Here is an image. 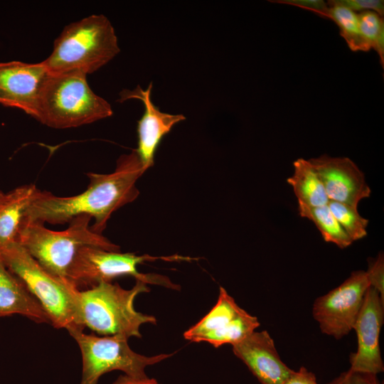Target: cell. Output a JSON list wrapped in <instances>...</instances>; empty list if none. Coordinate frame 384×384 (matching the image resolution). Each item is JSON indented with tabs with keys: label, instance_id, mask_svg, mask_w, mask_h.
<instances>
[{
	"label": "cell",
	"instance_id": "obj_8",
	"mask_svg": "<svg viewBox=\"0 0 384 384\" xmlns=\"http://www.w3.org/2000/svg\"><path fill=\"white\" fill-rule=\"evenodd\" d=\"M80 349L82 375L80 384H97L100 378L112 370L137 378H148L145 368L173 356L161 353L145 356L131 349L128 338L121 336L87 334L82 331L70 334Z\"/></svg>",
	"mask_w": 384,
	"mask_h": 384
},
{
	"label": "cell",
	"instance_id": "obj_6",
	"mask_svg": "<svg viewBox=\"0 0 384 384\" xmlns=\"http://www.w3.org/2000/svg\"><path fill=\"white\" fill-rule=\"evenodd\" d=\"M0 258L41 304L55 328L65 329L69 334L83 331L75 296L77 287L46 271L18 242L1 250Z\"/></svg>",
	"mask_w": 384,
	"mask_h": 384
},
{
	"label": "cell",
	"instance_id": "obj_13",
	"mask_svg": "<svg viewBox=\"0 0 384 384\" xmlns=\"http://www.w3.org/2000/svg\"><path fill=\"white\" fill-rule=\"evenodd\" d=\"M309 161L329 201L358 208L359 202L370 196L371 189L364 174L349 158L324 154Z\"/></svg>",
	"mask_w": 384,
	"mask_h": 384
},
{
	"label": "cell",
	"instance_id": "obj_25",
	"mask_svg": "<svg viewBox=\"0 0 384 384\" xmlns=\"http://www.w3.org/2000/svg\"><path fill=\"white\" fill-rule=\"evenodd\" d=\"M335 1L354 12L373 10L381 17L384 14V1L383 0H335Z\"/></svg>",
	"mask_w": 384,
	"mask_h": 384
},
{
	"label": "cell",
	"instance_id": "obj_29",
	"mask_svg": "<svg viewBox=\"0 0 384 384\" xmlns=\"http://www.w3.org/2000/svg\"><path fill=\"white\" fill-rule=\"evenodd\" d=\"M373 49L378 53L380 58V62L383 68L384 65V28H383L375 43Z\"/></svg>",
	"mask_w": 384,
	"mask_h": 384
},
{
	"label": "cell",
	"instance_id": "obj_3",
	"mask_svg": "<svg viewBox=\"0 0 384 384\" xmlns=\"http://www.w3.org/2000/svg\"><path fill=\"white\" fill-rule=\"evenodd\" d=\"M119 51L111 22L102 14H92L65 26L42 63L50 73L79 71L87 75L106 65Z\"/></svg>",
	"mask_w": 384,
	"mask_h": 384
},
{
	"label": "cell",
	"instance_id": "obj_4",
	"mask_svg": "<svg viewBox=\"0 0 384 384\" xmlns=\"http://www.w3.org/2000/svg\"><path fill=\"white\" fill-rule=\"evenodd\" d=\"M113 114L110 104L96 95L79 71L50 73L35 119L55 129L78 127Z\"/></svg>",
	"mask_w": 384,
	"mask_h": 384
},
{
	"label": "cell",
	"instance_id": "obj_17",
	"mask_svg": "<svg viewBox=\"0 0 384 384\" xmlns=\"http://www.w3.org/2000/svg\"><path fill=\"white\" fill-rule=\"evenodd\" d=\"M41 191L33 184L16 188L6 193L0 206V252L18 242L30 204Z\"/></svg>",
	"mask_w": 384,
	"mask_h": 384
},
{
	"label": "cell",
	"instance_id": "obj_2",
	"mask_svg": "<svg viewBox=\"0 0 384 384\" xmlns=\"http://www.w3.org/2000/svg\"><path fill=\"white\" fill-rule=\"evenodd\" d=\"M150 289L143 282L125 289L118 284L100 282L86 290L78 289L75 300L81 325L102 336L141 338L140 327L144 324H156L154 316L137 311L134 306L136 297Z\"/></svg>",
	"mask_w": 384,
	"mask_h": 384
},
{
	"label": "cell",
	"instance_id": "obj_26",
	"mask_svg": "<svg viewBox=\"0 0 384 384\" xmlns=\"http://www.w3.org/2000/svg\"><path fill=\"white\" fill-rule=\"evenodd\" d=\"M270 1L297 6L314 11L323 18H329V6L323 0H274Z\"/></svg>",
	"mask_w": 384,
	"mask_h": 384
},
{
	"label": "cell",
	"instance_id": "obj_9",
	"mask_svg": "<svg viewBox=\"0 0 384 384\" xmlns=\"http://www.w3.org/2000/svg\"><path fill=\"white\" fill-rule=\"evenodd\" d=\"M370 287L366 271L352 272L342 284L313 304L312 315L322 333L340 339L353 327Z\"/></svg>",
	"mask_w": 384,
	"mask_h": 384
},
{
	"label": "cell",
	"instance_id": "obj_12",
	"mask_svg": "<svg viewBox=\"0 0 384 384\" xmlns=\"http://www.w3.org/2000/svg\"><path fill=\"white\" fill-rule=\"evenodd\" d=\"M49 71L42 63H0V103L21 109L36 117Z\"/></svg>",
	"mask_w": 384,
	"mask_h": 384
},
{
	"label": "cell",
	"instance_id": "obj_24",
	"mask_svg": "<svg viewBox=\"0 0 384 384\" xmlns=\"http://www.w3.org/2000/svg\"><path fill=\"white\" fill-rule=\"evenodd\" d=\"M328 384H381L377 375L349 369Z\"/></svg>",
	"mask_w": 384,
	"mask_h": 384
},
{
	"label": "cell",
	"instance_id": "obj_20",
	"mask_svg": "<svg viewBox=\"0 0 384 384\" xmlns=\"http://www.w3.org/2000/svg\"><path fill=\"white\" fill-rule=\"evenodd\" d=\"M329 19L335 22L340 29V35L344 38L353 51H368L358 29V15L350 9L337 4L335 0L329 1Z\"/></svg>",
	"mask_w": 384,
	"mask_h": 384
},
{
	"label": "cell",
	"instance_id": "obj_5",
	"mask_svg": "<svg viewBox=\"0 0 384 384\" xmlns=\"http://www.w3.org/2000/svg\"><path fill=\"white\" fill-rule=\"evenodd\" d=\"M92 218L80 215L69 222L63 231L46 228L43 223L25 221L20 230L18 242L49 273L67 280V275L78 251L94 247L119 252V247L90 225Z\"/></svg>",
	"mask_w": 384,
	"mask_h": 384
},
{
	"label": "cell",
	"instance_id": "obj_1",
	"mask_svg": "<svg viewBox=\"0 0 384 384\" xmlns=\"http://www.w3.org/2000/svg\"><path fill=\"white\" fill-rule=\"evenodd\" d=\"M146 170L133 150L118 159L112 173L87 174V188L78 195L59 197L41 191L28 206L26 220L62 224L78 215H87L95 219L91 229L101 234L112 214L137 198L139 191L136 183Z\"/></svg>",
	"mask_w": 384,
	"mask_h": 384
},
{
	"label": "cell",
	"instance_id": "obj_28",
	"mask_svg": "<svg viewBox=\"0 0 384 384\" xmlns=\"http://www.w3.org/2000/svg\"><path fill=\"white\" fill-rule=\"evenodd\" d=\"M112 384H159L153 378H137L128 376L127 375H120Z\"/></svg>",
	"mask_w": 384,
	"mask_h": 384
},
{
	"label": "cell",
	"instance_id": "obj_11",
	"mask_svg": "<svg viewBox=\"0 0 384 384\" xmlns=\"http://www.w3.org/2000/svg\"><path fill=\"white\" fill-rule=\"evenodd\" d=\"M384 321V301L378 292L369 287L353 325L358 347L350 356V369L377 375L384 370L379 336Z\"/></svg>",
	"mask_w": 384,
	"mask_h": 384
},
{
	"label": "cell",
	"instance_id": "obj_18",
	"mask_svg": "<svg viewBox=\"0 0 384 384\" xmlns=\"http://www.w3.org/2000/svg\"><path fill=\"white\" fill-rule=\"evenodd\" d=\"M293 166L294 173L287 181L292 187L298 203L309 206L326 205L329 200L309 161L299 158Z\"/></svg>",
	"mask_w": 384,
	"mask_h": 384
},
{
	"label": "cell",
	"instance_id": "obj_10",
	"mask_svg": "<svg viewBox=\"0 0 384 384\" xmlns=\"http://www.w3.org/2000/svg\"><path fill=\"white\" fill-rule=\"evenodd\" d=\"M256 316L240 307L223 287L211 310L183 333L186 340L207 342L218 348L239 343L260 326Z\"/></svg>",
	"mask_w": 384,
	"mask_h": 384
},
{
	"label": "cell",
	"instance_id": "obj_7",
	"mask_svg": "<svg viewBox=\"0 0 384 384\" xmlns=\"http://www.w3.org/2000/svg\"><path fill=\"white\" fill-rule=\"evenodd\" d=\"M157 260L166 261H187L192 258L179 255L154 257L149 255H137L120 253L94 247L81 248L69 268L67 280L78 289L82 286H95L100 282H111L114 279L130 275L145 284L160 285L178 290L180 286L167 277L156 274H143L137 265L144 262Z\"/></svg>",
	"mask_w": 384,
	"mask_h": 384
},
{
	"label": "cell",
	"instance_id": "obj_16",
	"mask_svg": "<svg viewBox=\"0 0 384 384\" xmlns=\"http://www.w3.org/2000/svg\"><path fill=\"white\" fill-rule=\"evenodd\" d=\"M20 314L38 324H50L41 304L0 258V317Z\"/></svg>",
	"mask_w": 384,
	"mask_h": 384
},
{
	"label": "cell",
	"instance_id": "obj_15",
	"mask_svg": "<svg viewBox=\"0 0 384 384\" xmlns=\"http://www.w3.org/2000/svg\"><path fill=\"white\" fill-rule=\"evenodd\" d=\"M232 346L261 384H282L293 370L281 360L267 331H255Z\"/></svg>",
	"mask_w": 384,
	"mask_h": 384
},
{
	"label": "cell",
	"instance_id": "obj_23",
	"mask_svg": "<svg viewBox=\"0 0 384 384\" xmlns=\"http://www.w3.org/2000/svg\"><path fill=\"white\" fill-rule=\"evenodd\" d=\"M370 287L376 289L384 301V257L380 252L377 257L368 261V268L366 271Z\"/></svg>",
	"mask_w": 384,
	"mask_h": 384
},
{
	"label": "cell",
	"instance_id": "obj_21",
	"mask_svg": "<svg viewBox=\"0 0 384 384\" xmlns=\"http://www.w3.org/2000/svg\"><path fill=\"white\" fill-rule=\"evenodd\" d=\"M327 205L353 242L366 236L368 220L359 214L358 208L332 201H329Z\"/></svg>",
	"mask_w": 384,
	"mask_h": 384
},
{
	"label": "cell",
	"instance_id": "obj_27",
	"mask_svg": "<svg viewBox=\"0 0 384 384\" xmlns=\"http://www.w3.org/2000/svg\"><path fill=\"white\" fill-rule=\"evenodd\" d=\"M282 384H318L315 375L306 368L301 367L299 370H292Z\"/></svg>",
	"mask_w": 384,
	"mask_h": 384
},
{
	"label": "cell",
	"instance_id": "obj_30",
	"mask_svg": "<svg viewBox=\"0 0 384 384\" xmlns=\"http://www.w3.org/2000/svg\"><path fill=\"white\" fill-rule=\"evenodd\" d=\"M6 193H4L0 191V206L3 203L4 198H5Z\"/></svg>",
	"mask_w": 384,
	"mask_h": 384
},
{
	"label": "cell",
	"instance_id": "obj_19",
	"mask_svg": "<svg viewBox=\"0 0 384 384\" xmlns=\"http://www.w3.org/2000/svg\"><path fill=\"white\" fill-rule=\"evenodd\" d=\"M298 210L301 217L307 218L315 224L326 242H332L341 249L353 243L327 204L321 206H309L298 203Z\"/></svg>",
	"mask_w": 384,
	"mask_h": 384
},
{
	"label": "cell",
	"instance_id": "obj_14",
	"mask_svg": "<svg viewBox=\"0 0 384 384\" xmlns=\"http://www.w3.org/2000/svg\"><path fill=\"white\" fill-rule=\"evenodd\" d=\"M152 87L151 82L146 90L138 85L133 90H124L119 94L120 102L137 99L144 105V112L137 124L138 146L135 151L142 165L147 169L154 164L155 152L163 137L170 132L174 125L186 119L183 114H172L160 111L151 101Z\"/></svg>",
	"mask_w": 384,
	"mask_h": 384
},
{
	"label": "cell",
	"instance_id": "obj_22",
	"mask_svg": "<svg viewBox=\"0 0 384 384\" xmlns=\"http://www.w3.org/2000/svg\"><path fill=\"white\" fill-rule=\"evenodd\" d=\"M357 15L361 39L369 50L373 48L380 30L384 28L383 18L373 11H364Z\"/></svg>",
	"mask_w": 384,
	"mask_h": 384
}]
</instances>
